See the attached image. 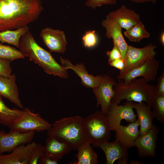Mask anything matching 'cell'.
Here are the masks:
<instances>
[{"instance_id": "37", "label": "cell", "mask_w": 164, "mask_h": 164, "mask_svg": "<svg viewBox=\"0 0 164 164\" xmlns=\"http://www.w3.org/2000/svg\"><path fill=\"white\" fill-rule=\"evenodd\" d=\"M133 2L142 3L146 2H149L153 4H155L156 3L157 0H129Z\"/></svg>"}, {"instance_id": "28", "label": "cell", "mask_w": 164, "mask_h": 164, "mask_svg": "<svg viewBox=\"0 0 164 164\" xmlns=\"http://www.w3.org/2000/svg\"><path fill=\"white\" fill-rule=\"evenodd\" d=\"M25 57L20 50L15 48L0 43V58L7 59L12 61Z\"/></svg>"}, {"instance_id": "10", "label": "cell", "mask_w": 164, "mask_h": 164, "mask_svg": "<svg viewBox=\"0 0 164 164\" xmlns=\"http://www.w3.org/2000/svg\"><path fill=\"white\" fill-rule=\"evenodd\" d=\"M116 83L112 77L104 74L99 86L93 89L97 100L96 106H100L101 111L104 114H107L111 105V100L114 94L113 87Z\"/></svg>"}, {"instance_id": "5", "label": "cell", "mask_w": 164, "mask_h": 164, "mask_svg": "<svg viewBox=\"0 0 164 164\" xmlns=\"http://www.w3.org/2000/svg\"><path fill=\"white\" fill-rule=\"evenodd\" d=\"M83 128L87 140L94 147L110 138L111 130L106 115L99 110L83 118Z\"/></svg>"}, {"instance_id": "22", "label": "cell", "mask_w": 164, "mask_h": 164, "mask_svg": "<svg viewBox=\"0 0 164 164\" xmlns=\"http://www.w3.org/2000/svg\"><path fill=\"white\" fill-rule=\"evenodd\" d=\"M151 108L143 101L134 103V108L136 110L139 123L140 135L146 133L153 125L154 118Z\"/></svg>"}, {"instance_id": "34", "label": "cell", "mask_w": 164, "mask_h": 164, "mask_svg": "<svg viewBox=\"0 0 164 164\" xmlns=\"http://www.w3.org/2000/svg\"><path fill=\"white\" fill-rule=\"evenodd\" d=\"M106 53L108 57V61L122 58L120 50L118 46L113 44V47L110 51H108Z\"/></svg>"}, {"instance_id": "23", "label": "cell", "mask_w": 164, "mask_h": 164, "mask_svg": "<svg viewBox=\"0 0 164 164\" xmlns=\"http://www.w3.org/2000/svg\"><path fill=\"white\" fill-rule=\"evenodd\" d=\"M90 143L87 140L78 146L76 155L77 161L73 164H97L98 161L97 155L91 146Z\"/></svg>"}, {"instance_id": "12", "label": "cell", "mask_w": 164, "mask_h": 164, "mask_svg": "<svg viewBox=\"0 0 164 164\" xmlns=\"http://www.w3.org/2000/svg\"><path fill=\"white\" fill-rule=\"evenodd\" d=\"M159 128L153 124L146 133L140 135L135 140L134 146L137 148L138 156L141 158L156 157V149Z\"/></svg>"}, {"instance_id": "36", "label": "cell", "mask_w": 164, "mask_h": 164, "mask_svg": "<svg viewBox=\"0 0 164 164\" xmlns=\"http://www.w3.org/2000/svg\"><path fill=\"white\" fill-rule=\"evenodd\" d=\"M38 164H57L58 161L53 160L45 154L39 159Z\"/></svg>"}, {"instance_id": "19", "label": "cell", "mask_w": 164, "mask_h": 164, "mask_svg": "<svg viewBox=\"0 0 164 164\" xmlns=\"http://www.w3.org/2000/svg\"><path fill=\"white\" fill-rule=\"evenodd\" d=\"M16 79L14 73L8 77L0 76V97L8 99L20 109H22L23 107L19 98Z\"/></svg>"}, {"instance_id": "9", "label": "cell", "mask_w": 164, "mask_h": 164, "mask_svg": "<svg viewBox=\"0 0 164 164\" xmlns=\"http://www.w3.org/2000/svg\"><path fill=\"white\" fill-rule=\"evenodd\" d=\"M159 64V62L154 56L140 67L124 74H119L117 77L123 80L124 85L127 84L131 80L138 77L143 78L147 82L153 81L157 75Z\"/></svg>"}, {"instance_id": "11", "label": "cell", "mask_w": 164, "mask_h": 164, "mask_svg": "<svg viewBox=\"0 0 164 164\" xmlns=\"http://www.w3.org/2000/svg\"><path fill=\"white\" fill-rule=\"evenodd\" d=\"M34 132L21 133L10 129L9 133L3 130L0 131V154L10 152L15 148L22 145L31 142Z\"/></svg>"}, {"instance_id": "15", "label": "cell", "mask_w": 164, "mask_h": 164, "mask_svg": "<svg viewBox=\"0 0 164 164\" xmlns=\"http://www.w3.org/2000/svg\"><path fill=\"white\" fill-rule=\"evenodd\" d=\"M101 26L105 29L106 37L112 39L113 44H115L120 50L122 58H124L128 45L123 37L122 28L116 21L107 15L106 19L102 21Z\"/></svg>"}, {"instance_id": "24", "label": "cell", "mask_w": 164, "mask_h": 164, "mask_svg": "<svg viewBox=\"0 0 164 164\" xmlns=\"http://www.w3.org/2000/svg\"><path fill=\"white\" fill-rule=\"evenodd\" d=\"M0 97V124L10 128L23 114V110L7 107Z\"/></svg>"}, {"instance_id": "27", "label": "cell", "mask_w": 164, "mask_h": 164, "mask_svg": "<svg viewBox=\"0 0 164 164\" xmlns=\"http://www.w3.org/2000/svg\"><path fill=\"white\" fill-rule=\"evenodd\" d=\"M151 108L154 118L162 123L164 122V96L155 95L152 103Z\"/></svg>"}, {"instance_id": "6", "label": "cell", "mask_w": 164, "mask_h": 164, "mask_svg": "<svg viewBox=\"0 0 164 164\" xmlns=\"http://www.w3.org/2000/svg\"><path fill=\"white\" fill-rule=\"evenodd\" d=\"M157 47L156 45L152 43L141 48L128 45L124 58L125 66L119 74H124L140 67L155 56L156 53L155 50Z\"/></svg>"}, {"instance_id": "26", "label": "cell", "mask_w": 164, "mask_h": 164, "mask_svg": "<svg viewBox=\"0 0 164 164\" xmlns=\"http://www.w3.org/2000/svg\"><path fill=\"white\" fill-rule=\"evenodd\" d=\"M124 33L129 41L135 42H139L144 38H149L150 36L141 21L126 30Z\"/></svg>"}, {"instance_id": "16", "label": "cell", "mask_w": 164, "mask_h": 164, "mask_svg": "<svg viewBox=\"0 0 164 164\" xmlns=\"http://www.w3.org/2000/svg\"><path fill=\"white\" fill-rule=\"evenodd\" d=\"M36 143L31 142L20 145L14 149L11 153L0 154V164H29L32 151Z\"/></svg>"}, {"instance_id": "14", "label": "cell", "mask_w": 164, "mask_h": 164, "mask_svg": "<svg viewBox=\"0 0 164 164\" xmlns=\"http://www.w3.org/2000/svg\"><path fill=\"white\" fill-rule=\"evenodd\" d=\"M97 147L104 152L106 159L105 164H113L118 160V164H127L128 153V149L118 141L102 142Z\"/></svg>"}, {"instance_id": "18", "label": "cell", "mask_w": 164, "mask_h": 164, "mask_svg": "<svg viewBox=\"0 0 164 164\" xmlns=\"http://www.w3.org/2000/svg\"><path fill=\"white\" fill-rule=\"evenodd\" d=\"M139 123L138 119L127 126L120 125L115 131V140L128 149L134 146V143L139 136Z\"/></svg>"}, {"instance_id": "33", "label": "cell", "mask_w": 164, "mask_h": 164, "mask_svg": "<svg viewBox=\"0 0 164 164\" xmlns=\"http://www.w3.org/2000/svg\"><path fill=\"white\" fill-rule=\"evenodd\" d=\"M155 95L164 96V71L163 70L161 75L157 79V84L155 87Z\"/></svg>"}, {"instance_id": "25", "label": "cell", "mask_w": 164, "mask_h": 164, "mask_svg": "<svg viewBox=\"0 0 164 164\" xmlns=\"http://www.w3.org/2000/svg\"><path fill=\"white\" fill-rule=\"evenodd\" d=\"M29 31L28 26L18 29L0 31V42L13 45L19 48L21 37Z\"/></svg>"}, {"instance_id": "2", "label": "cell", "mask_w": 164, "mask_h": 164, "mask_svg": "<svg viewBox=\"0 0 164 164\" xmlns=\"http://www.w3.org/2000/svg\"><path fill=\"white\" fill-rule=\"evenodd\" d=\"M19 48L25 56L39 65L47 74L63 78L68 77L67 69L59 64L50 52L38 45L29 31L21 38Z\"/></svg>"}, {"instance_id": "8", "label": "cell", "mask_w": 164, "mask_h": 164, "mask_svg": "<svg viewBox=\"0 0 164 164\" xmlns=\"http://www.w3.org/2000/svg\"><path fill=\"white\" fill-rule=\"evenodd\" d=\"M134 102L127 101L123 105L111 103L109 110L106 114L111 131H115L121 125V121L125 120L131 123L136 121V115L133 111Z\"/></svg>"}, {"instance_id": "7", "label": "cell", "mask_w": 164, "mask_h": 164, "mask_svg": "<svg viewBox=\"0 0 164 164\" xmlns=\"http://www.w3.org/2000/svg\"><path fill=\"white\" fill-rule=\"evenodd\" d=\"M24 113L10 128L21 133L31 132H41L48 130L52 126L42 118L38 113L32 112L28 108L24 109Z\"/></svg>"}, {"instance_id": "17", "label": "cell", "mask_w": 164, "mask_h": 164, "mask_svg": "<svg viewBox=\"0 0 164 164\" xmlns=\"http://www.w3.org/2000/svg\"><path fill=\"white\" fill-rule=\"evenodd\" d=\"M60 61L63 66L66 69H72L78 75L81 80L82 84L85 87L94 89L99 85L102 76L99 75L94 76L89 74L82 63L74 65L68 59L62 57H60Z\"/></svg>"}, {"instance_id": "21", "label": "cell", "mask_w": 164, "mask_h": 164, "mask_svg": "<svg viewBox=\"0 0 164 164\" xmlns=\"http://www.w3.org/2000/svg\"><path fill=\"white\" fill-rule=\"evenodd\" d=\"M45 154L51 159L56 161L61 159L72 150L70 146L55 138L48 136L44 146Z\"/></svg>"}, {"instance_id": "1", "label": "cell", "mask_w": 164, "mask_h": 164, "mask_svg": "<svg viewBox=\"0 0 164 164\" xmlns=\"http://www.w3.org/2000/svg\"><path fill=\"white\" fill-rule=\"evenodd\" d=\"M43 10L41 0H0V31L28 26Z\"/></svg>"}, {"instance_id": "39", "label": "cell", "mask_w": 164, "mask_h": 164, "mask_svg": "<svg viewBox=\"0 0 164 164\" xmlns=\"http://www.w3.org/2000/svg\"><path fill=\"white\" fill-rule=\"evenodd\" d=\"M130 164H142L141 163V162H139V161H138L136 160L135 161H133L132 160L130 161Z\"/></svg>"}, {"instance_id": "32", "label": "cell", "mask_w": 164, "mask_h": 164, "mask_svg": "<svg viewBox=\"0 0 164 164\" xmlns=\"http://www.w3.org/2000/svg\"><path fill=\"white\" fill-rule=\"evenodd\" d=\"M117 2V0H87L85 5L95 9L96 8L104 5H115Z\"/></svg>"}, {"instance_id": "20", "label": "cell", "mask_w": 164, "mask_h": 164, "mask_svg": "<svg viewBox=\"0 0 164 164\" xmlns=\"http://www.w3.org/2000/svg\"><path fill=\"white\" fill-rule=\"evenodd\" d=\"M107 16L116 21L122 28L127 30L140 21V16L135 11L124 5L115 11L110 12Z\"/></svg>"}, {"instance_id": "38", "label": "cell", "mask_w": 164, "mask_h": 164, "mask_svg": "<svg viewBox=\"0 0 164 164\" xmlns=\"http://www.w3.org/2000/svg\"><path fill=\"white\" fill-rule=\"evenodd\" d=\"M160 42L162 45H164V32H162L160 36Z\"/></svg>"}, {"instance_id": "4", "label": "cell", "mask_w": 164, "mask_h": 164, "mask_svg": "<svg viewBox=\"0 0 164 164\" xmlns=\"http://www.w3.org/2000/svg\"><path fill=\"white\" fill-rule=\"evenodd\" d=\"M83 119L78 115L61 118L52 124L47 135L67 142L72 150H77L79 145L87 140L83 130Z\"/></svg>"}, {"instance_id": "29", "label": "cell", "mask_w": 164, "mask_h": 164, "mask_svg": "<svg viewBox=\"0 0 164 164\" xmlns=\"http://www.w3.org/2000/svg\"><path fill=\"white\" fill-rule=\"evenodd\" d=\"M85 47L91 48L94 47L97 44L98 39L95 30L87 31L82 38Z\"/></svg>"}, {"instance_id": "31", "label": "cell", "mask_w": 164, "mask_h": 164, "mask_svg": "<svg viewBox=\"0 0 164 164\" xmlns=\"http://www.w3.org/2000/svg\"><path fill=\"white\" fill-rule=\"evenodd\" d=\"M9 60L0 58V76L5 77H10L12 75V69Z\"/></svg>"}, {"instance_id": "13", "label": "cell", "mask_w": 164, "mask_h": 164, "mask_svg": "<svg viewBox=\"0 0 164 164\" xmlns=\"http://www.w3.org/2000/svg\"><path fill=\"white\" fill-rule=\"evenodd\" d=\"M40 36L50 51L61 53L65 52L67 42L63 31L47 27L42 29Z\"/></svg>"}, {"instance_id": "35", "label": "cell", "mask_w": 164, "mask_h": 164, "mask_svg": "<svg viewBox=\"0 0 164 164\" xmlns=\"http://www.w3.org/2000/svg\"><path fill=\"white\" fill-rule=\"evenodd\" d=\"M109 65L120 70V72L124 69L125 66V62L124 58L117 59L108 61Z\"/></svg>"}, {"instance_id": "30", "label": "cell", "mask_w": 164, "mask_h": 164, "mask_svg": "<svg viewBox=\"0 0 164 164\" xmlns=\"http://www.w3.org/2000/svg\"><path fill=\"white\" fill-rule=\"evenodd\" d=\"M44 154V146L36 143L32 151L29 164H38L39 159Z\"/></svg>"}, {"instance_id": "3", "label": "cell", "mask_w": 164, "mask_h": 164, "mask_svg": "<svg viewBox=\"0 0 164 164\" xmlns=\"http://www.w3.org/2000/svg\"><path fill=\"white\" fill-rule=\"evenodd\" d=\"M147 83L143 78L141 77L133 79L127 84L124 85L123 80L118 79L113 87L114 94L111 103L119 104L124 99L127 101L137 103L143 101L151 108L155 95V86Z\"/></svg>"}]
</instances>
